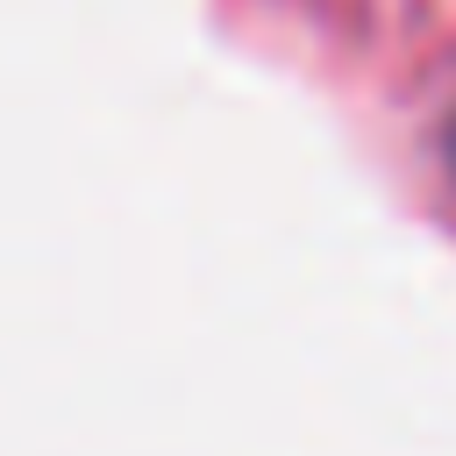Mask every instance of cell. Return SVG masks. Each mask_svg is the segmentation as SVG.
<instances>
[{"instance_id": "obj_1", "label": "cell", "mask_w": 456, "mask_h": 456, "mask_svg": "<svg viewBox=\"0 0 456 456\" xmlns=\"http://www.w3.org/2000/svg\"><path fill=\"white\" fill-rule=\"evenodd\" d=\"M442 164H449V178H456V114L442 121Z\"/></svg>"}]
</instances>
